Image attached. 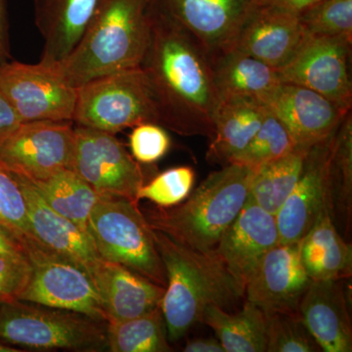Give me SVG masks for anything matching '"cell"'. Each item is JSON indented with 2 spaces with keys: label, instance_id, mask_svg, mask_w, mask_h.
Instances as JSON below:
<instances>
[{
  "label": "cell",
  "instance_id": "6da1fadb",
  "mask_svg": "<svg viewBox=\"0 0 352 352\" xmlns=\"http://www.w3.org/2000/svg\"><path fill=\"white\" fill-rule=\"evenodd\" d=\"M150 38L140 68L159 124L182 136L212 138L220 95L212 63L195 39L150 2Z\"/></svg>",
  "mask_w": 352,
  "mask_h": 352
},
{
  "label": "cell",
  "instance_id": "7a4b0ae2",
  "mask_svg": "<svg viewBox=\"0 0 352 352\" xmlns=\"http://www.w3.org/2000/svg\"><path fill=\"white\" fill-rule=\"evenodd\" d=\"M153 236L166 272L161 309L168 342H177L203 323L208 307L230 310L244 298L214 251H197L155 229Z\"/></svg>",
  "mask_w": 352,
  "mask_h": 352
},
{
  "label": "cell",
  "instance_id": "3957f363",
  "mask_svg": "<svg viewBox=\"0 0 352 352\" xmlns=\"http://www.w3.org/2000/svg\"><path fill=\"white\" fill-rule=\"evenodd\" d=\"M150 2L99 0L82 38L53 67L76 88L100 76L139 68L149 43Z\"/></svg>",
  "mask_w": 352,
  "mask_h": 352
},
{
  "label": "cell",
  "instance_id": "277c9868",
  "mask_svg": "<svg viewBox=\"0 0 352 352\" xmlns=\"http://www.w3.org/2000/svg\"><path fill=\"white\" fill-rule=\"evenodd\" d=\"M254 173L244 164H226L178 205L148 210L146 219L151 228L179 244L214 251L247 204Z\"/></svg>",
  "mask_w": 352,
  "mask_h": 352
},
{
  "label": "cell",
  "instance_id": "5b68a950",
  "mask_svg": "<svg viewBox=\"0 0 352 352\" xmlns=\"http://www.w3.org/2000/svg\"><path fill=\"white\" fill-rule=\"evenodd\" d=\"M0 342L39 351H102L107 349V322L16 300L0 303Z\"/></svg>",
  "mask_w": 352,
  "mask_h": 352
},
{
  "label": "cell",
  "instance_id": "8992f818",
  "mask_svg": "<svg viewBox=\"0 0 352 352\" xmlns=\"http://www.w3.org/2000/svg\"><path fill=\"white\" fill-rule=\"evenodd\" d=\"M87 230L102 259L122 264L166 288V272L153 229L138 201L101 197L89 215Z\"/></svg>",
  "mask_w": 352,
  "mask_h": 352
},
{
  "label": "cell",
  "instance_id": "52a82bcc",
  "mask_svg": "<svg viewBox=\"0 0 352 352\" xmlns=\"http://www.w3.org/2000/svg\"><path fill=\"white\" fill-rule=\"evenodd\" d=\"M73 122L113 134L144 122L159 124L156 104L140 67L78 87Z\"/></svg>",
  "mask_w": 352,
  "mask_h": 352
},
{
  "label": "cell",
  "instance_id": "ba28073f",
  "mask_svg": "<svg viewBox=\"0 0 352 352\" xmlns=\"http://www.w3.org/2000/svg\"><path fill=\"white\" fill-rule=\"evenodd\" d=\"M20 243L32 273L18 300L108 322L100 296L87 271L34 237L25 238Z\"/></svg>",
  "mask_w": 352,
  "mask_h": 352
},
{
  "label": "cell",
  "instance_id": "9c48e42d",
  "mask_svg": "<svg viewBox=\"0 0 352 352\" xmlns=\"http://www.w3.org/2000/svg\"><path fill=\"white\" fill-rule=\"evenodd\" d=\"M71 170L102 196L138 201L145 183L140 164L115 134L78 126Z\"/></svg>",
  "mask_w": 352,
  "mask_h": 352
},
{
  "label": "cell",
  "instance_id": "30bf717a",
  "mask_svg": "<svg viewBox=\"0 0 352 352\" xmlns=\"http://www.w3.org/2000/svg\"><path fill=\"white\" fill-rule=\"evenodd\" d=\"M0 89L22 122H73L78 88L53 66L6 62L0 65Z\"/></svg>",
  "mask_w": 352,
  "mask_h": 352
},
{
  "label": "cell",
  "instance_id": "8fae6325",
  "mask_svg": "<svg viewBox=\"0 0 352 352\" xmlns=\"http://www.w3.org/2000/svg\"><path fill=\"white\" fill-rule=\"evenodd\" d=\"M75 146L72 120L22 122L0 141V164L31 182L71 170Z\"/></svg>",
  "mask_w": 352,
  "mask_h": 352
},
{
  "label": "cell",
  "instance_id": "7c38bea8",
  "mask_svg": "<svg viewBox=\"0 0 352 352\" xmlns=\"http://www.w3.org/2000/svg\"><path fill=\"white\" fill-rule=\"evenodd\" d=\"M351 44L344 38L307 34L295 56L277 69L280 80L309 88L342 112H351Z\"/></svg>",
  "mask_w": 352,
  "mask_h": 352
},
{
  "label": "cell",
  "instance_id": "4fadbf2b",
  "mask_svg": "<svg viewBox=\"0 0 352 352\" xmlns=\"http://www.w3.org/2000/svg\"><path fill=\"white\" fill-rule=\"evenodd\" d=\"M151 3L188 32L212 61L232 48L258 0H151Z\"/></svg>",
  "mask_w": 352,
  "mask_h": 352
},
{
  "label": "cell",
  "instance_id": "5bb4252c",
  "mask_svg": "<svg viewBox=\"0 0 352 352\" xmlns=\"http://www.w3.org/2000/svg\"><path fill=\"white\" fill-rule=\"evenodd\" d=\"M311 280L300 256V242L278 243L259 261L245 287L244 298L265 314L298 312Z\"/></svg>",
  "mask_w": 352,
  "mask_h": 352
},
{
  "label": "cell",
  "instance_id": "9a60e30c",
  "mask_svg": "<svg viewBox=\"0 0 352 352\" xmlns=\"http://www.w3.org/2000/svg\"><path fill=\"white\" fill-rule=\"evenodd\" d=\"M263 103L305 150L330 138L349 113L314 90L292 83H280Z\"/></svg>",
  "mask_w": 352,
  "mask_h": 352
},
{
  "label": "cell",
  "instance_id": "2e32d148",
  "mask_svg": "<svg viewBox=\"0 0 352 352\" xmlns=\"http://www.w3.org/2000/svg\"><path fill=\"white\" fill-rule=\"evenodd\" d=\"M335 132L308 150L296 186L275 215L280 243L300 242L322 212L328 210V166Z\"/></svg>",
  "mask_w": 352,
  "mask_h": 352
},
{
  "label": "cell",
  "instance_id": "e0dca14e",
  "mask_svg": "<svg viewBox=\"0 0 352 352\" xmlns=\"http://www.w3.org/2000/svg\"><path fill=\"white\" fill-rule=\"evenodd\" d=\"M278 243L275 215L248 200L214 252L244 294L259 261Z\"/></svg>",
  "mask_w": 352,
  "mask_h": 352
},
{
  "label": "cell",
  "instance_id": "ac0fdd59",
  "mask_svg": "<svg viewBox=\"0 0 352 352\" xmlns=\"http://www.w3.org/2000/svg\"><path fill=\"white\" fill-rule=\"evenodd\" d=\"M307 34L300 16L278 7L258 4L241 28L231 50L279 69L295 56Z\"/></svg>",
  "mask_w": 352,
  "mask_h": 352
},
{
  "label": "cell",
  "instance_id": "d6986e66",
  "mask_svg": "<svg viewBox=\"0 0 352 352\" xmlns=\"http://www.w3.org/2000/svg\"><path fill=\"white\" fill-rule=\"evenodd\" d=\"M298 314L322 351H352L351 318L342 280H311Z\"/></svg>",
  "mask_w": 352,
  "mask_h": 352
},
{
  "label": "cell",
  "instance_id": "ffe728a7",
  "mask_svg": "<svg viewBox=\"0 0 352 352\" xmlns=\"http://www.w3.org/2000/svg\"><path fill=\"white\" fill-rule=\"evenodd\" d=\"M12 173L24 194L34 237L90 274L95 264L102 258L87 231L50 207L31 180Z\"/></svg>",
  "mask_w": 352,
  "mask_h": 352
},
{
  "label": "cell",
  "instance_id": "44dd1931",
  "mask_svg": "<svg viewBox=\"0 0 352 352\" xmlns=\"http://www.w3.org/2000/svg\"><path fill=\"white\" fill-rule=\"evenodd\" d=\"M89 275L108 322L136 318L161 307L166 288L122 264L100 259Z\"/></svg>",
  "mask_w": 352,
  "mask_h": 352
},
{
  "label": "cell",
  "instance_id": "7402d4cb",
  "mask_svg": "<svg viewBox=\"0 0 352 352\" xmlns=\"http://www.w3.org/2000/svg\"><path fill=\"white\" fill-rule=\"evenodd\" d=\"M99 0H32L34 23L44 41L41 63L63 61L82 38Z\"/></svg>",
  "mask_w": 352,
  "mask_h": 352
},
{
  "label": "cell",
  "instance_id": "603a6c76",
  "mask_svg": "<svg viewBox=\"0 0 352 352\" xmlns=\"http://www.w3.org/2000/svg\"><path fill=\"white\" fill-rule=\"evenodd\" d=\"M268 110L258 99L228 96L220 100L214 119L207 160L226 166L233 163L251 142Z\"/></svg>",
  "mask_w": 352,
  "mask_h": 352
},
{
  "label": "cell",
  "instance_id": "cb8c5ba5",
  "mask_svg": "<svg viewBox=\"0 0 352 352\" xmlns=\"http://www.w3.org/2000/svg\"><path fill=\"white\" fill-rule=\"evenodd\" d=\"M300 256L312 281L351 277V244L340 235L328 210L300 241Z\"/></svg>",
  "mask_w": 352,
  "mask_h": 352
},
{
  "label": "cell",
  "instance_id": "d4e9b609",
  "mask_svg": "<svg viewBox=\"0 0 352 352\" xmlns=\"http://www.w3.org/2000/svg\"><path fill=\"white\" fill-rule=\"evenodd\" d=\"M210 63L220 99L240 96L263 102L281 83L276 69L238 50L226 51Z\"/></svg>",
  "mask_w": 352,
  "mask_h": 352
},
{
  "label": "cell",
  "instance_id": "484cf974",
  "mask_svg": "<svg viewBox=\"0 0 352 352\" xmlns=\"http://www.w3.org/2000/svg\"><path fill=\"white\" fill-rule=\"evenodd\" d=\"M327 208L340 235L349 240L352 219V117L347 113L333 135L328 166Z\"/></svg>",
  "mask_w": 352,
  "mask_h": 352
},
{
  "label": "cell",
  "instance_id": "4316f807",
  "mask_svg": "<svg viewBox=\"0 0 352 352\" xmlns=\"http://www.w3.org/2000/svg\"><path fill=\"white\" fill-rule=\"evenodd\" d=\"M203 323L214 330L226 352H266V314L248 300L238 311L208 307Z\"/></svg>",
  "mask_w": 352,
  "mask_h": 352
},
{
  "label": "cell",
  "instance_id": "83f0119b",
  "mask_svg": "<svg viewBox=\"0 0 352 352\" xmlns=\"http://www.w3.org/2000/svg\"><path fill=\"white\" fill-rule=\"evenodd\" d=\"M307 152L296 148L286 156L256 168L248 200L276 215L300 178Z\"/></svg>",
  "mask_w": 352,
  "mask_h": 352
},
{
  "label": "cell",
  "instance_id": "f1b7e54d",
  "mask_svg": "<svg viewBox=\"0 0 352 352\" xmlns=\"http://www.w3.org/2000/svg\"><path fill=\"white\" fill-rule=\"evenodd\" d=\"M32 182L50 207L87 231L89 215L103 196L75 171L61 170L48 179Z\"/></svg>",
  "mask_w": 352,
  "mask_h": 352
},
{
  "label": "cell",
  "instance_id": "f546056e",
  "mask_svg": "<svg viewBox=\"0 0 352 352\" xmlns=\"http://www.w3.org/2000/svg\"><path fill=\"white\" fill-rule=\"evenodd\" d=\"M107 349L113 352L171 351L161 307L136 318L108 322Z\"/></svg>",
  "mask_w": 352,
  "mask_h": 352
},
{
  "label": "cell",
  "instance_id": "4dcf8cb0",
  "mask_svg": "<svg viewBox=\"0 0 352 352\" xmlns=\"http://www.w3.org/2000/svg\"><path fill=\"white\" fill-rule=\"evenodd\" d=\"M296 148L298 147L286 126L268 111L256 135L233 163L256 170L263 164L286 156Z\"/></svg>",
  "mask_w": 352,
  "mask_h": 352
},
{
  "label": "cell",
  "instance_id": "1f68e13d",
  "mask_svg": "<svg viewBox=\"0 0 352 352\" xmlns=\"http://www.w3.org/2000/svg\"><path fill=\"white\" fill-rule=\"evenodd\" d=\"M298 16L307 34L352 43V0H321Z\"/></svg>",
  "mask_w": 352,
  "mask_h": 352
},
{
  "label": "cell",
  "instance_id": "d6a6232c",
  "mask_svg": "<svg viewBox=\"0 0 352 352\" xmlns=\"http://www.w3.org/2000/svg\"><path fill=\"white\" fill-rule=\"evenodd\" d=\"M267 344L266 352L322 351L298 312L266 314Z\"/></svg>",
  "mask_w": 352,
  "mask_h": 352
},
{
  "label": "cell",
  "instance_id": "836d02e7",
  "mask_svg": "<svg viewBox=\"0 0 352 352\" xmlns=\"http://www.w3.org/2000/svg\"><path fill=\"white\" fill-rule=\"evenodd\" d=\"M0 226L14 238L34 237L27 203L20 184L10 170L0 164Z\"/></svg>",
  "mask_w": 352,
  "mask_h": 352
},
{
  "label": "cell",
  "instance_id": "e575fe53",
  "mask_svg": "<svg viewBox=\"0 0 352 352\" xmlns=\"http://www.w3.org/2000/svg\"><path fill=\"white\" fill-rule=\"evenodd\" d=\"M195 182L191 166H177L160 173L139 189L138 201L149 200L157 207L170 208L182 203L190 195Z\"/></svg>",
  "mask_w": 352,
  "mask_h": 352
},
{
  "label": "cell",
  "instance_id": "d590c367",
  "mask_svg": "<svg viewBox=\"0 0 352 352\" xmlns=\"http://www.w3.org/2000/svg\"><path fill=\"white\" fill-rule=\"evenodd\" d=\"M132 157L139 164H153L168 152L170 138L163 126L154 122H144L134 126L129 135Z\"/></svg>",
  "mask_w": 352,
  "mask_h": 352
},
{
  "label": "cell",
  "instance_id": "8d00e7d4",
  "mask_svg": "<svg viewBox=\"0 0 352 352\" xmlns=\"http://www.w3.org/2000/svg\"><path fill=\"white\" fill-rule=\"evenodd\" d=\"M31 273V264L27 256L0 254V303L18 300Z\"/></svg>",
  "mask_w": 352,
  "mask_h": 352
},
{
  "label": "cell",
  "instance_id": "74e56055",
  "mask_svg": "<svg viewBox=\"0 0 352 352\" xmlns=\"http://www.w3.org/2000/svg\"><path fill=\"white\" fill-rule=\"evenodd\" d=\"M21 124L19 117L0 89V141L12 133Z\"/></svg>",
  "mask_w": 352,
  "mask_h": 352
},
{
  "label": "cell",
  "instance_id": "f35d334b",
  "mask_svg": "<svg viewBox=\"0 0 352 352\" xmlns=\"http://www.w3.org/2000/svg\"><path fill=\"white\" fill-rule=\"evenodd\" d=\"M10 58L6 0H0V65L6 63Z\"/></svg>",
  "mask_w": 352,
  "mask_h": 352
},
{
  "label": "cell",
  "instance_id": "ab89813d",
  "mask_svg": "<svg viewBox=\"0 0 352 352\" xmlns=\"http://www.w3.org/2000/svg\"><path fill=\"white\" fill-rule=\"evenodd\" d=\"M320 1L321 0H258V4L278 7L300 15L303 11Z\"/></svg>",
  "mask_w": 352,
  "mask_h": 352
},
{
  "label": "cell",
  "instance_id": "60d3db41",
  "mask_svg": "<svg viewBox=\"0 0 352 352\" xmlns=\"http://www.w3.org/2000/svg\"><path fill=\"white\" fill-rule=\"evenodd\" d=\"M185 352H226L220 342L214 338H197L189 340L183 349Z\"/></svg>",
  "mask_w": 352,
  "mask_h": 352
},
{
  "label": "cell",
  "instance_id": "b9f144b4",
  "mask_svg": "<svg viewBox=\"0 0 352 352\" xmlns=\"http://www.w3.org/2000/svg\"><path fill=\"white\" fill-rule=\"evenodd\" d=\"M0 254L12 256H25L19 241L14 238L1 226H0Z\"/></svg>",
  "mask_w": 352,
  "mask_h": 352
},
{
  "label": "cell",
  "instance_id": "7bdbcfd3",
  "mask_svg": "<svg viewBox=\"0 0 352 352\" xmlns=\"http://www.w3.org/2000/svg\"><path fill=\"white\" fill-rule=\"evenodd\" d=\"M23 351L22 349H13L12 346H9V344H3V342H0V352H20Z\"/></svg>",
  "mask_w": 352,
  "mask_h": 352
}]
</instances>
